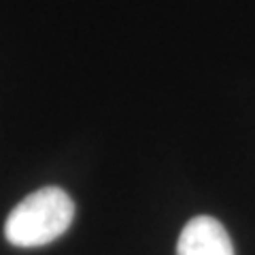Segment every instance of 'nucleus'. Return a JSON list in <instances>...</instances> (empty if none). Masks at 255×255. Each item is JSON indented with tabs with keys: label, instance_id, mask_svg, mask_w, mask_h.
<instances>
[{
	"label": "nucleus",
	"instance_id": "1",
	"mask_svg": "<svg viewBox=\"0 0 255 255\" xmlns=\"http://www.w3.org/2000/svg\"><path fill=\"white\" fill-rule=\"evenodd\" d=\"M75 219V202L60 187H43L9 213L4 223L6 241L21 249L43 247L60 238Z\"/></svg>",
	"mask_w": 255,
	"mask_h": 255
},
{
	"label": "nucleus",
	"instance_id": "2",
	"mask_svg": "<svg viewBox=\"0 0 255 255\" xmlns=\"http://www.w3.org/2000/svg\"><path fill=\"white\" fill-rule=\"evenodd\" d=\"M177 255H234V247L221 221L200 215L183 228Z\"/></svg>",
	"mask_w": 255,
	"mask_h": 255
}]
</instances>
